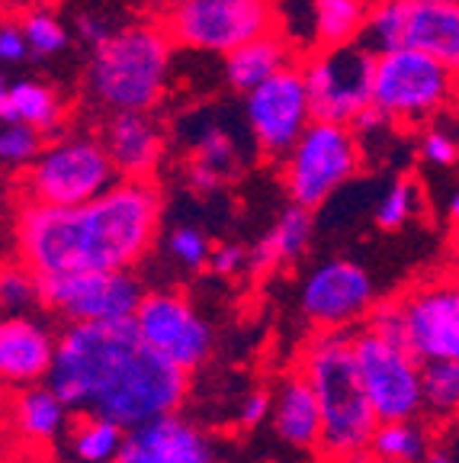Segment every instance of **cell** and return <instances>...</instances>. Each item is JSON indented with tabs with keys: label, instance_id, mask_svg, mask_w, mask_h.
Here are the masks:
<instances>
[{
	"label": "cell",
	"instance_id": "cell-31",
	"mask_svg": "<svg viewBox=\"0 0 459 463\" xmlns=\"http://www.w3.org/2000/svg\"><path fill=\"white\" fill-rule=\"evenodd\" d=\"M415 213H417V184L408 181V177H398V181L379 196L373 219L382 232H395V229H402Z\"/></svg>",
	"mask_w": 459,
	"mask_h": 463
},
{
	"label": "cell",
	"instance_id": "cell-23",
	"mask_svg": "<svg viewBox=\"0 0 459 463\" xmlns=\"http://www.w3.org/2000/svg\"><path fill=\"white\" fill-rule=\"evenodd\" d=\"M370 4L373 0H309L312 49H338V45L360 43Z\"/></svg>",
	"mask_w": 459,
	"mask_h": 463
},
{
	"label": "cell",
	"instance_id": "cell-43",
	"mask_svg": "<svg viewBox=\"0 0 459 463\" xmlns=\"http://www.w3.org/2000/svg\"><path fill=\"white\" fill-rule=\"evenodd\" d=\"M446 216H450L453 225H459V190L450 196V203H446Z\"/></svg>",
	"mask_w": 459,
	"mask_h": 463
},
{
	"label": "cell",
	"instance_id": "cell-3",
	"mask_svg": "<svg viewBox=\"0 0 459 463\" xmlns=\"http://www.w3.org/2000/svg\"><path fill=\"white\" fill-rule=\"evenodd\" d=\"M302 373L309 376L322 409L318 457L328 463H366L379 419L360 383L353 335L344 328H322L305 345Z\"/></svg>",
	"mask_w": 459,
	"mask_h": 463
},
{
	"label": "cell",
	"instance_id": "cell-19",
	"mask_svg": "<svg viewBox=\"0 0 459 463\" xmlns=\"http://www.w3.org/2000/svg\"><path fill=\"white\" fill-rule=\"evenodd\" d=\"M402 49H417L459 74V4L408 0Z\"/></svg>",
	"mask_w": 459,
	"mask_h": 463
},
{
	"label": "cell",
	"instance_id": "cell-13",
	"mask_svg": "<svg viewBox=\"0 0 459 463\" xmlns=\"http://www.w3.org/2000/svg\"><path fill=\"white\" fill-rule=\"evenodd\" d=\"M132 322L161 357H167L187 373L206 364L212 351V328L202 322L183 293H171V289L145 293Z\"/></svg>",
	"mask_w": 459,
	"mask_h": 463
},
{
	"label": "cell",
	"instance_id": "cell-34",
	"mask_svg": "<svg viewBox=\"0 0 459 463\" xmlns=\"http://www.w3.org/2000/svg\"><path fill=\"white\" fill-rule=\"evenodd\" d=\"M366 332H373V335H379V338H389V341H398V345H408V341H405L402 299L373 303V309L366 312Z\"/></svg>",
	"mask_w": 459,
	"mask_h": 463
},
{
	"label": "cell",
	"instance_id": "cell-28",
	"mask_svg": "<svg viewBox=\"0 0 459 463\" xmlns=\"http://www.w3.org/2000/svg\"><path fill=\"white\" fill-rule=\"evenodd\" d=\"M424 409L437 419L459 415V361L424 364Z\"/></svg>",
	"mask_w": 459,
	"mask_h": 463
},
{
	"label": "cell",
	"instance_id": "cell-35",
	"mask_svg": "<svg viewBox=\"0 0 459 463\" xmlns=\"http://www.w3.org/2000/svg\"><path fill=\"white\" fill-rule=\"evenodd\" d=\"M417 152L427 165L434 167H453L459 161V142L450 136L446 129H437V126H427L417 138Z\"/></svg>",
	"mask_w": 459,
	"mask_h": 463
},
{
	"label": "cell",
	"instance_id": "cell-2",
	"mask_svg": "<svg viewBox=\"0 0 459 463\" xmlns=\"http://www.w3.org/2000/svg\"><path fill=\"white\" fill-rule=\"evenodd\" d=\"M164 196L155 181H119L78 206L23 200L16 213V258L33 274L132 270L161 229Z\"/></svg>",
	"mask_w": 459,
	"mask_h": 463
},
{
	"label": "cell",
	"instance_id": "cell-7",
	"mask_svg": "<svg viewBox=\"0 0 459 463\" xmlns=\"http://www.w3.org/2000/svg\"><path fill=\"white\" fill-rule=\"evenodd\" d=\"M119 181L107 145L97 138H55L36 161L23 167V200L49 206H78Z\"/></svg>",
	"mask_w": 459,
	"mask_h": 463
},
{
	"label": "cell",
	"instance_id": "cell-41",
	"mask_svg": "<svg viewBox=\"0 0 459 463\" xmlns=\"http://www.w3.org/2000/svg\"><path fill=\"white\" fill-rule=\"evenodd\" d=\"M109 33H113V29H109L107 20H100V16H80L78 20V36L84 39L90 49L100 45L103 39H109Z\"/></svg>",
	"mask_w": 459,
	"mask_h": 463
},
{
	"label": "cell",
	"instance_id": "cell-36",
	"mask_svg": "<svg viewBox=\"0 0 459 463\" xmlns=\"http://www.w3.org/2000/svg\"><path fill=\"white\" fill-rule=\"evenodd\" d=\"M171 251H173V258H177L180 264H187L190 270L206 268L209 258H212L206 235L196 232V229H190V225H183V229H177L171 235Z\"/></svg>",
	"mask_w": 459,
	"mask_h": 463
},
{
	"label": "cell",
	"instance_id": "cell-37",
	"mask_svg": "<svg viewBox=\"0 0 459 463\" xmlns=\"http://www.w3.org/2000/svg\"><path fill=\"white\" fill-rule=\"evenodd\" d=\"M26 55H29V43L23 36V26L20 23H4L0 26V61L4 65H16Z\"/></svg>",
	"mask_w": 459,
	"mask_h": 463
},
{
	"label": "cell",
	"instance_id": "cell-27",
	"mask_svg": "<svg viewBox=\"0 0 459 463\" xmlns=\"http://www.w3.org/2000/svg\"><path fill=\"white\" fill-rule=\"evenodd\" d=\"M126 441V428L103 415L78 412L74 425H68V450L78 463H116Z\"/></svg>",
	"mask_w": 459,
	"mask_h": 463
},
{
	"label": "cell",
	"instance_id": "cell-6",
	"mask_svg": "<svg viewBox=\"0 0 459 463\" xmlns=\"http://www.w3.org/2000/svg\"><path fill=\"white\" fill-rule=\"evenodd\" d=\"M363 167V142L347 123L312 119L283 158V187L289 200L315 213Z\"/></svg>",
	"mask_w": 459,
	"mask_h": 463
},
{
	"label": "cell",
	"instance_id": "cell-20",
	"mask_svg": "<svg viewBox=\"0 0 459 463\" xmlns=\"http://www.w3.org/2000/svg\"><path fill=\"white\" fill-rule=\"evenodd\" d=\"M273 431L280 434V441H286L295 450H318L322 441V409H318V396L312 390L309 376L289 373L280 383V396L273 405Z\"/></svg>",
	"mask_w": 459,
	"mask_h": 463
},
{
	"label": "cell",
	"instance_id": "cell-1",
	"mask_svg": "<svg viewBox=\"0 0 459 463\" xmlns=\"http://www.w3.org/2000/svg\"><path fill=\"white\" fill-rule=\"evenodd\" d=\"M45 383L71 412L113 419L126 431L177 412L190 380L138 335L132 318L68 322Z\"/></svg>",
	"mask_w": 459,
	"mask_h": 463
},
{
	"label": "cell",
	"instance_id": "cell-32",
	"mask_svg": "<svg viewBox=\"0 0 459 463\" xmlns=\"http://www.w3.org/2000/svg\"><path fill=\"white\" fill-rule=\"evenodd\" d=\"M20 26H23V36H26V43H29V52H36V55H58V52L68 45V29L61 26V20L45 7L29 10V14L23 16Z\"/></svg>",
	"mask_w": 459,
	"mask_h": 463
},
{
	"label": "cell",
	"instance_id": "cell-29",
	"mask_svg": "<svg viewBox=\"0 0 459 463\" xmlns=\"http://www.w3.org/2000/svg\"><path fill=\"white\" fill-rule=\"evenodd\" d=\"M49 145L45 132L29 123H4L0 126V165L29 167Z\"/></svg>",
	"mask_w": 459,
	"mask_h": 463
},
{
	"label": "cell",
	"instance_id": "cell-40",
	"mask_svg": "<svg viewBox=\"0 0 459 463\" xmlns=\"http://www.w3.org/2000/svg\"><path fill=\"white\" fill-rule=\"evenodd\" d=\"M190 187L196 190V194H212V190H219L222 187V174L219 171H212V167H206V165H200V161H190Z\"/></svg>",
	"mask_w": 459,
	"mask_h": 463
},
{
	"label": "cell",
	"instance_id": "cell-26",
	"mask_svg": "<svg viewBox=\"0 0 459 463\" xmlns=\"http://www.w3.org/2000/svg\"><path fill=\"white\" fill-rule=\"evenodd\" d=\"M427 450H431V438L417 419L379 421L366 450V463H421Z\"/></svg>",
	"mask_w": 459,
	"mask_h": 463
},
{
	"label": "cell",
	"instance_id": "cell-17",
	"mask_svg": "<svg viewBox=\"0 0 459 463\" xmlns=\"http://www.w3.org/2000/svg\"><path fill=\"white\" fill-rule=\"evenodd\" d=\"M103 145L126 181H155L164 158V132L151 109H119L103 126Z\"/></svg>",
	"mask_w": 459,
	"mask_h": 463
},
{
	"label": "cell",
	"instance_id": "cell-5",
	"mask_svg": "<svg viewBox=\"0 0 459 463\" xmlns=\"http://www.w3.org/2000/svg\"><path fill=\"white\" fill-rule=\"evenodd\" d=\"M459 100V74L417 49H389L376 55L373 107L392 126H421Z\"/></svg>",
	"mask_w": 459,
	"mask_h": 463
},
{
	"label": "cell",
	"instance_id": "cell-11",
	"mask_svg": "<svg viewBox=\"0 0 459 463\" xmlns=\"http://www.w3.org/2000/svg\"><path fill=\"white\" fill-rule=\"evenodd\" d=\"M39 306L68 322H109L132 318L145 289L132 270H61L36 274Z\"/></svg>",
	"mask_w": 459,
	"mask_h": 463
},
{
	"label": "cell",
	"instance_id": "cell-10",
	"mask_svg": "<svg viewBox=\"0 0 459 463\" xmlns=\"http://www.w3.org/2000/svg\"><path fill=\"white\" fill-rule=\"evenodd\" d=\"M360 383L379 421L417 419L424 412V364L408 345L360 332L353 338Z\"/></svg>",
	"mask_w": 459,
	"mask_h": 463
},
{
	"label": "cell",
	"instance_id": "cell-25",
	"mask_svg": "<svg viewBox=\"0 0 459 463\" xmlns=\"http://www.w3.org/2000/svg\"><path fill=\"white\" fill-rule=\"evenodd\" d=\"M68 119V107L61 103L55 87L39 80H16L10 84V123H29L45 138L61 136Z\"/></svg>",
	"mask_w": 459,
	"mask_h": 463
},
{
	"label": "cell",
	"instance_id": "cell-21",
	"mask_svg": "<svg viewBox=\"0 0 459 463\" xmlns=\"http://www.w3.org/2000/svg\"><path fill=\"white\" fill-rule=\"evenodd\" d=\"M225 58V80L231 90L238 94H251L254 87L264 84L267 78H273L283 68L295 65V45L286 33L273 29L264 36L251 39V43L231 49Z\"/></svg>",
	"mask_w": 459,
	"mask_h": 463
},
{
	"label": "cell",
	"instance_id": "cell-12",
	"mask_svg": "<svg viewBox=\"0 0 459 463\" xmlns=\"http://www.w3.org/2000/svg\"><path fill=\"white\" fill-rule=\"evenodd\" d=\"M244 113L260 152L267 158H286L305 126L315 119L302 61L283 68L254 87L251 94H244Z\"/></svg>",
	"mask_w": 459,
	"mask_h": 463
},
{
	"label": "cell",
	"instance_id": "cell-39",
	"mask_svg": "<svg viewBox=\"0 0 459 463\" xmlns=\"http://www.w3.org/2000/svg\"><path fill=\"white\" fill-rule=\"evenodd\" d=\"M244 264V251L238 245H222L212 258H209V268L216 270L219 277H229V274H238Z\"/></svg>",
	"mask_w": 459,
	"mask_h": 463
},
{
	"label": "cell",
	"instance_id": "cell-42",
	"mask_svg": "<svg viewBox=\"0 0 459 463\" xmlns=\"http://www.w3.org/2000/svg\"><path fill=\"white\" fill-rule=\"evenodd\" d=\"M0 123H10V84L0 74Z\"/></svg>",
	"mask_w": 459,
	"mask_h": 463
},
{
	"label": "cell",
	"instance_id": "cell-14",
	"mask_svg": "<svg viewBox=\"0 0 459 463\" xmlns=\"http://www.w3.org/2000/svg\"><path fill=\"white\" fill-rule=\"evenodd\" d=\"M376 303V287L357 260H328L302 287V312L318 328H347Z\"/></svg>",
	"mask_w": 459,
	"mask_h": 463
},
{
	"label": "cell",
	"instance_id": "cell-22",
	"mask_svg": "<svg viewBox=\"0 0 459 463\" xmlns=\"http://www.w3.org/2000/svg\"><path fill=\"white\" fill-rule=\"evenodd\" d=\"M68 402L45 386H23V392L14 402V421L20 428L23 438L36 444H52L68 431Z\"/></svg>",
	"mask_w": 459,
	"mask_h": 463
},
{
	"label": "cell",
	"instance_id": "cell-47",
	"mask_svg": "<svg viewBox=\"0 0 459 463\" xmlns=\"http://www.w3.org/2000/svg\"><path fill=\"white\" fill-rule=\"evenodd\" d=\"M456 260H459V241H456Z\"/></svg>",
	"mask_w": 459,
	"mask_h": 463
},
{
	"label": "cell",
	"instance_id": "cell-9",
	"mask_svg": "<svg viewBox=\"0 0 459 463\" xmlns=\"http://www.w3.org/2000/svg\"><path fill=\"white\" fill-rule=\"evenodd\" d=\"M373 68L376 52L363 43L312 49L302 61L312 116L351 126L363 109L373 107Z\"/></svg>",
	"mask_w": 459,
	"mask_h": 463
},
{
	"label": "cell",
	"instance_id": "cell-4",
	"mask_svg": "<svg viewBox=\"0 0 459 463\" xmlns=\"http://www.w3.org/2000/svg\"><path fill=\"white\" fill-rule=\"evenodd\" d=\"M173 39L161 20L132 23L94 45L87 65V90L109 113L151 109L167 90Z\"/></svg>",
	"mask_w": 459,
	"mask_h": 463
},
{
	"label": "cell",
	"instance_id": "cell-30",
	"mask_svg": "<svg viewBox=\"0 0 459 463\" xmlns=\"http://www.w3.org/2000/svg\"><path fill=\"white\" fill-rule=\"evenodd\" d=\"M33 303H39V280L36 274L23 264L20 258L14 264H0V312L20 316Z\"/></svg>",
	"mask_w": 459,
	"mask_h": 463
},
{
	"label": "cell",
	"instance_id": "cell-15",
	"mask_svg": "<svg viewBox=\"0 0 459 463\" xmlns=\"http://www.w3.org/2000/svg\"><path fill=\"white\" fill-rule=\"evenodd\" d=\"M405 341L421 364L459 361V283H431L402 297Z\"/></svg>",
	"mask_w": 459,
	"mask_h": 463
},
{
	"label": "cell",
	"instance_id": "cell-44",
	"mask_svg": "<svg viewBox=\"0 0 459 463\" xmlns=\"http://www.w3.org/2000/svg\"><path fill=\"white\" fill-rule=\"evenodd\" d=\"M151 7L158 10V14H167V10H173V7H180V4H187V0H148Z\"/></svg>",
	"mask_w": 459,
	"mask_h": 463
},
{
	"label": "cell",
	"instance_id": "cell-45",
	"mask_svg": "<svg viewBox=\"0 0 459 463\" xmlns=\"http://www.w3.org/2000/svg\"><path fill=\"white\" fill-rule=\"evenodd\" d=\"M421 463H453L450 454H444V450H427V457H424Z\"/></svg>",
	"mask_w": 459,
	"mask_h": 463
},
{
	"label": "cell",
	"instance_id": "cell-46",
	"mask_svg": "<svg viewBox=\"0 0 459 463\" xmlns=\"http://www.w3.org/2000/svg\"><path fill=\"white\" fill-rule=\"evenodd\" d=\"M434 4H459V0H434Z\"/></svg>",
	"mask_w": 459,
	"mask_h": 463
},
{
	"label": "cell",
	"instance_id": "cell-38",
	"mask_svg": "<svg viewBox=\"0 0 459 463\" xmlns=\"http://www.w3.org/2000/svg\"><path fill=\"white\" fill-rule=\"evenodd\" d=\"M273 412V399H270V392H264V390H254L251 396L244 399V405H241V412H238V421H241V428H258L260 421L267 419V415Z\"/></svg>",
	"mask_w": 459,
	"mask_h": 463
},
{
	"label": "cell",
	"instance_id": "cell-24",
	"mask_svg": "<svg viewBox=\"0 0 459 463\" xmlns=\"http://www.w3.org/2000/svg\"><path fill=\"white\" fill-rule=\"evenodd\" d=\"M309 241H312V210L293 203L286 213H280V219L260 239L251 260L254 270H276L283 264H293L295 258L305 254Z\"/></svg>",
	"mask_w": 459,
	"mask_h": 463
},
{
	"label": "cell",
	"instance_id": "cell-16",
	"mask_svg": "<svg viewBox=\"0 0 459 463\" xmlns=\"http://www.w3.org/2000/svg\"><path fill=\"white\" fill-rule=\"evenodd\" d=\"M116 463H216V448L193 421L171 412L129 428Z\"/></svg>",
	"mask_w": 459,
	"mask_h": 463
},
{
	"label": "cell",
	"instance_id": "cell-18",
	"mask_svg": "<svg viewBox=\"0 0 459 463\" xmlns=\"http://www.w3.org/2000/svg\"><path fill=\"white\" fill-rule=\"evenodd\" d=\"M58 338L36 318L4 316L0 318V383L36 386L42 383L55 361Z\"/></svg>",
	"mask_w": 459,
	"mask_h": 463
},
{
	"label": "cell",
	"instance_id": "cell-33",
	"mask_svg": "<svg viewBox=\"0 0 459 463\" xmlns=\"http://www.w3.org/2000/svg\"><path fill=\"white\" fill-rule=\"evenodd\" d=\"M190 161H200V165L212 167V171H219L222 177H229L238 165V148L229 132H222L219 126H209V129L196 138L193 158Z\"/></svg>",
	"mask_w": 459,
	"mask_h": 463
},
{
	"label": "cell",
	"instance_id": "cell-8",
	"mask_svg": "<svg viewBox=\"0 0 459 463\" xmlns=\"http://www.w3.org/2000/svg\"><path fill=\"white\" fill-rule=\"evenodd\" d=\"M161 23L180 49L229 55L276 29L280 0H187L161 14Z\"/></svg>",
	"mask_w": 459,
	"mask_h": 463
}]
</instances>
